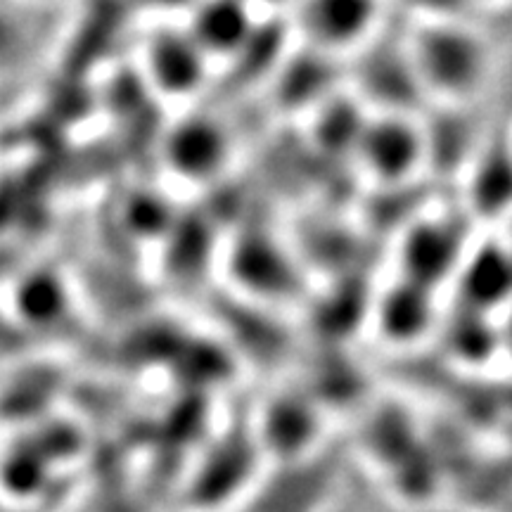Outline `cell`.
<instances>
[{"mask_svg":"<svg viewBox=\"0 0 512 512\" xmlns=\"http://www.w3.org/2000/svg\"><path fill=\"white\" fill-rule=\"evenodd\" d=\"M370 147L366 152L370 171L377 176L401 178L411 171V166L420 157L418 136L411 128L403 126L401 112L384 114L382 121H377V131H368Z\"/></svg>","mask_w":512,"mask_h":512,"instance_id":"cell-3","label":"cell"},{"mask_svg":"<svg viewBox=\"0 0 512 512\" xmlns=\"http://www.w3.org/2000/svg\"><path fill=\"white\" fill-rule=\"evenodd\" d=\"M294 29L323 53H349L366 48L373 34L382 29V8L366 3H316L294 8Z\"/></svg>","mask_w":512,"mask_h":512,"instance_id":"cell-2","label":"cell"},{"mask_svg":"<svg viewBox=\"0 0 512 512\" xmlns=\"http://www.w3.org/2000/svg\"><path fill=\"white\" fill-rule=\"evenodd\" d=\"M415 81L441 98L475 93L489 74L484 41L456 19H427L408 41Z\"/></svg>","mask_w":512,"mask_h":512,"instance_id":"cell-1","label":"cell"},{"mask_svg":"<svg viewBox=\"0 0 512 512\" xmlns=\"http://www.w3.org/2000/svg\"><path fill=\"white\" fill-rule=\"evenodd\" d=\"M505 228H508V235H505V245H508L512 249V209L505 214Z\"/></svg>","mask_w":512,"mask_h":512,"instance_id":"cell-4","label":"cell"}]
</instances>
